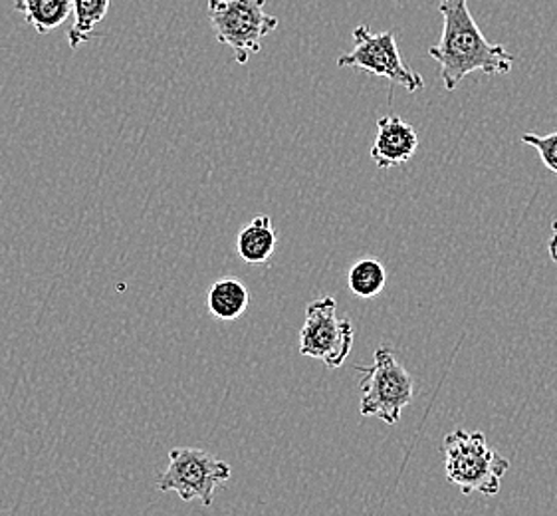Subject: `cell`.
Returning a JSON list of instances; mask_svg holds the SVG:
<instances>
[{"label": "cell", "instance_id": "6da1fadb", "mask_svg": "<svg viewBox=\"0 0 557 516\" xmlns=\"http://www.w3.org/2000/svg\"><path fill=\"white\" fill-rule=\"evenodd\" d=\"M445 19L441 42L429 48L438 62L441 78L448 91L455 90L472 72L510 74L516 58L502 45H492L470 14L469 0H438Z\"/></svg>", "mask_w": 557, "mask_h": 516}, {"label": "cell", "instance_id": "7a4b0ae2", "mask_svg": "<svg viewBox=\"0 0 557 516\" xmlns=\"http://www.w3.org/2000/svg\"><path fill=\"white\" fill-rule=\"evenodd\" d=\"M446 479L465 494L494 496L500 491L502 479L510 471V460L492 450L488 439L480 431L457 429L443 443Z\"/></svg>", "mask_w": 557, "mask_h": 516}, {"label": "cell", "instance_id": "3957f363", "mask_svg": "<svg viewBox=\"0 0 557 516\" xmlns=\"http://www.w3.org/2000/svg\"><path fill=\"white\" fill-rule=\"evenodd\" d=\"M356 370L361 373L359 414L395 426L401 419L403 409L412 402L411 373L387 346L377 348L371 366H356Z\"/></svg>", "mask_w": 557, "mask_h": 516}, {"label": "cell", "instance_id": "277c9868", "mask_svg": "<svg viewBox=\"0 0 557 516\" xmlns=\"http://www.w3.org/2000/svg\"><path fill=\"white\" fill-rule=\"evenodd\" d=\"M264 7L267 0H209L207 4L216 42L228 46L238 64L258 54L262 40L278 28V19L270 16Z\"/></svg>", "mask_w": 557, "mask_h": 516}, {"label": "cell", "instance_id": "5b68a950", "mask_svg": "<svg viewBox=\"0 0 557 516\" xmlns=\"http://www.w3.org/2000/svg\"><path fill=\"white\" fill-rule=\"evenodd\" d=\"M233 477V467L226 460L212 457L211 453L193 447H175L169 451V465L157 479L161 493H177L181 501H201L212 506L216 489Z\"/></svg>", "mask_w": 557, "mask_h": 516}, {"label": "cell", "instance_id": "8992f818", "mask_svg": "<svg viewBox=\"0 0 557 516\" xmlns=\"http://www.w3.org/2000/svg\"><path fill=\"white\" fill-rule=\"evenodd\" d=\"M354 348V325L337 316V303L332 296L313 300L306 308L300 330V354L320 359L327 368H342Z\"/></svg>", "mask_w": 557, "mask_h": 516}, {"label": "cell", "instance_id": "52a82bcc", "mask_svg": "<svg viewBox=\"0 0 557 516\" xmlns=\"http://www.w3.org/2000/svg\"><path fill=\"white\" fill-rule=\"evenodd\" d=\"M354 40L356 48L337 58V66L366 70L373 76L389 79L395 86H403L411 94L423 88V76L403 62L395 34L371 33L368 24H359L354 30Z\"/></svg>", "mask_w": 557, "mask_h": 516}, {"label": "cell", "instance_id": "ba28073f", "mask_svg": "<svg viewBox=\"0 0 557 516\" xmlns=\"http://www.w3.org/2000/svg\"><path fill=\"white\" fill-rule=\"evenodd\" d=\"M419 147V135L411 124L399 115H385L377 120V137L371 147V159L380 169L403 165L414 156Z\"/></svg>", "mask_w": 557, "mask_h": 516}, {"label": "cell", "instance_id": "9c48e42d", "mask_svg": "<svg viewBox=\"0 0 557 516\" xmlns=\"http://www.w3.org/2000/svg\"><path fill=\"white\" fill-rule=\"evenodd\" d=\"M278 245V235L268 214H257L248 225L243 226L236 238V250L246 265H267Z\"/></svg>", "mask_w": 557, "mask_h": 516}, {"label": "cell", "instance_id": "30bf717a", "mask_svg": "<svg viewBox=\"0 0 557 516\" xmlns=\"http://www.w3.org/2000/svg\"><path fill=\"white\" fill-rule=\"evenodd\" d=\"M250 304V292L235 277H224L214 282L207 296V306L216 320H236L245 315Z\"/></svg>", "mask_w": 557, "mask_h": 516}, {"label": "cell", "instance_id": "8fae6325", "mask_svg": "<svg viewBox=\"0 0 557 516\" xmlns=\"http://www.w3.org/2000/svg\"><path fill=\"white\" fill-rule=\"evenodd\" d=\"M14 9L21 12L26 24L38 34H48L66 23L74 12L72 0H14Z\"/></svg>", "mask_w": 557, "mask_h": 516}, {"label": "cell", "instance_id": "7c38bea8", "mask_svg": "<svg viewBox=\"0 0 557 516\" xmlns=\"http://www.w3.org/2000/svg\"><path fill=\"white\" fill-rule=\"evenodd\" d=\"M387 284V269L377 258H361L347 272V286L357 298H375Z\"/></svg>", "mask_w": 557, "mask_h": 516}, {"label": "cell", "instance_id": "4fadbf2b", "mask_svg": "<svg viewBox=\"0 0 557 516\" xmlns=\"http://www.w3.org/2000/svg\"><path fill=\"white\" fill-rule=\"evenodd\" d=\"M72 2H74L76 21L67 30V42L70 48H78L96 36L94 28L106 19V14L110 11V0H72Z\"/></svg>", "mask_w": 557, "mask_h": 516}, {"label": "cell", "instance_id": "5bb4252c", "mask_svg": "<svg viewBox=\"0 0 557 516\" xmlns=\"http://www.w3.org/2000/svg\"><path fill=\"white\" fill-rule=\"evenodd\" d=\"M522 142L534 147L544 161V165L557 175V132L547 135L524 134Z\"/></svg>", "mask_w": 557, "mask_h": 516}, {"label": "cell", "instance_id": "9a60e30c", "mask_svg": "<svg viewBox=\"0 0 557 516\" xmlns=\"http://www.w3.org/2000/svg\"><path fill=\"white\" fill-rule=\"evenodd\" d=\"M552 231H554V233H552V238H549V257H552V260H554V262H556V267H557V219L556 221H554V223H552Z\"/></svg>", "mask_w": 557, "mask_h": 516}]
</instances>
